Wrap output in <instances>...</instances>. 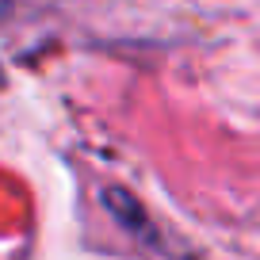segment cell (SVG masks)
Listing matches in <instances>:
<instances>
[{
    "label": "cell",
    "mask_w": 260,
    "mask_h": 260,
    "mask_svg": "<svg viewBox=\"0 0 260 260\" xmlns=\"http://www.w3.org/2000/svg\"><path fill=\"white\" fill-rule=\"evenodd\" d=\"M0 84H4V69H0Z\"/></svg>",
    "instance_id": "1"
}]
</instances>
